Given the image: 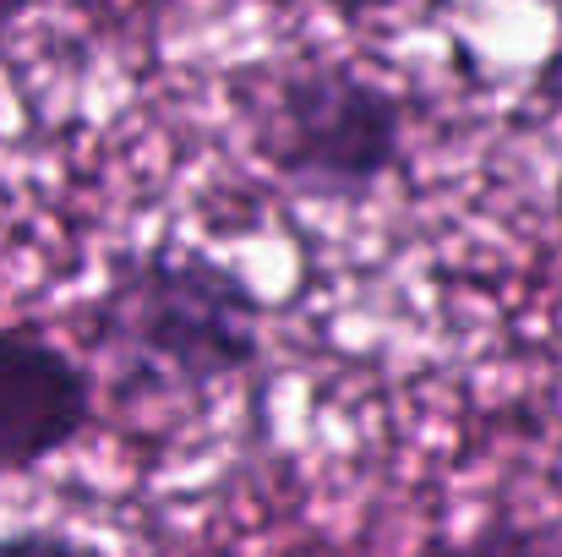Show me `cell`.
<instances>
[{
  "label": "cell",
  "instance_id": "1",
  "mask_svg": "<svg viewBox=\"0 0 562 557\" xmlns=\"http://www.w3.org/2000/svg\"><path fill=\"white\" fill-rule=\"evenodd\" d=\"M268 307L207 246L159 241L126 252L88 301V345L126 399H202L257 367Z\"/></svg>",
  "mask_w": 562,
  "mask_h": 557
},
{
  "label": "cell",
  "instance_id": "2",
  "mask_svg": "<svg viewBox=\"0 0 562 557\" xmlns=\"http://www.w3.org/2000/svg\"><path fill=\"white\" fill-rule=\"evenodd\" d=\"M251 148L306 202H367L404 165L409 110L350 60H301L262 88Z\"/></svg>",
  "mask_w": 562,
  "mask_h": 557
},
{
  "label": "cell",
  "instance_id": "3",
  "mask_svg": "<svg viewBox=\"0 0 562 557\" xmlns=\"http://www.w3.org/2000/svg\"><path fill=\"white\" fill-rule=\"evenodd\" d=\"M99 410L93 367L38 323H0V476L60 459Z\"/></svg>",
  "mask_w": 562,
  "mask_h": 557
},
{
  "label": "cell",
  "instance_id": "4",
  "mask_svg": "<svg viewBox=\"0 0 562 557\" xmlns=\"http://www.w3.org/2000/svg\"><path fill=\"white\" fill-rule=\"evenodd\" d=\"M0 557H110L99 542L60 531V525H16L0 531Z\"/></svg>",
  "mask_w": 562,
  "mask_h": 557
},
{
  "label": "cell",
  "instance_id": "5",
  "mask_svg": "<svg viewBox=\"0 0 562 557\" xmlns=\"http://www.w3.org/2000/svg\"><path fill=\"white\" fill-rule=\"evenodd\" d=\"M442 557H562V536L552 531H525V525H492L475 542H459Z\"/></svg>",
  "mask_w": 562,
  "mask_h": 557
},
{
  "label": "cell",
  "instance_id": "6",
  "mask_svg": "<svg viewBox=\"0 0 562 557\" xmlns=\"http://www.w3.org/2000/svg\"><path fill=\"white\" fill-rule=\"evenodd\" d=\"M33 5H38V0H0V27H11V22H16V16H27Z\"/></svg>",
  "mask_w": 562,
  "mask_h": 557
}]
</instances>
